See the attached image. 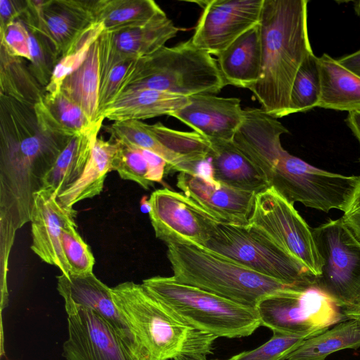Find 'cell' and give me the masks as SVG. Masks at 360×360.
Wrapping results in <instances>:
<instances>
[{
    "label": "cell",
    "instance_id": "d4e9b609",
    "mask_svg": "<svg viewBox=\"0 0 360 360\" xmlns=\"http://www.w3.org/2000/svg\"><path fill=\"white\" fill-rule=\"evenodd\" d=\"M98 39L90 46L82 63L64 79L61 91L79 105L94 124H102L103 120L98 119V114L99 96Z\"/></svg>",
    "mask_w": 360,
    "mask_h": 360
},
{
    "label": "cell",
    "instance_id": "d6a6232c",
    "mask_svg": "<svg viewBox=\"0 0 360 360\" xmlns=\"http://www.w3.org/2000/svg\"><path fill=\"white\" fill-rule=\"evenodd\" d=\"M43 101L53 121L71 136L99 131L102 127L94 124L81 107L62 91L53 96L45 93Z\"/></svg>",
    "mask_w": 360,
    "mask_h": 360
},
{
    "label": "cell",
    "instance_id": "6da1fadb",
    "mask_svg": "<svg viewBox=\"0 0 360 360\" xmlns=\"http://www.w3.org/2000/svg\"><path fill=\"white\" fill-rule=\"evenodd\" d=\"M307 0H264L259 26L262 72L249 89L262 108L274 117L290 115L296 74L312 53L308 33Z\"/></svg>",
    "mask_w": 360,
    "mask_h": 360
},
{
    "label": "cell",
    "instance_id": "52a82bcc",
    "mask_svg": "<svg viewBox=\"0 0 360 360\" xmlns=\"http://www.w3.org/2000/svg\"><path fill=\"white\" fill-rule=\"evenodd\" d=\"M204 248L262 275L293 286L315 285L316 277L297 259L252 224L214 219Z\"/></svg>",
    "mask_w": 360,
    "mask_h": 360
},
{
    "label": "cell",
    "instance_id": "60d3db41",
    "mask_svg": "<svg viewBox=\"0 0 360 360\" xmlns=\"http://www.w3.org/2000/svg\"><path fill=\"white\" fill-rule=\"evenodd\" d=\"M338 61L341 65L360 77V49L340 58Z\"/></svg>",
    "mask_w": 360,
    "mask_h": 360
},
{
    "label": "cell",
    "instance_id": "f6af8a7d",
    "mask_svg": "<svg viewBox=\"0 0 360 360\" xmlns=\"http://www.w3.org/2000/svg\"><path fill=\"white\" fill-rule=\"evenodd\" d=\"M358 302H360V295H359V297H358V300H357V301H356V303H358ZM356 303H355V304H356Z\"/></svg>",
    "mask_w": 360,
    "mask_h": 360
},
{
    "label": "cell",
    "instance_id": "ac0fdd59",
    "mask_svg": "<svg viewBox=\"0 0 360 360\" xmlns=\"http://www.w3.org/2000/svg\"><path fill=\"white\" fill-rule=\"evenodd\" d=\"M176 186L219 221L248 225L257 193L239 190L186 172H179Z\"/></svg>",
    "mask_w": 360,
    "mask_h": 360
},
{
    "label": "cell",
    "instance_id": "8d00e7d4",
    "mask_svg": "<svg viewBox=\"0 0 360 360\" xmlns=\"http://www.w3.org/2000/svg\"><path fill=\"white\" fill-rule=\"evenodd\" d=\"M309 338L307 335L273 332L270 340L261 346L236 354L226 360H285L304 340Z\"/></svg>",
    "mask_w": 360,
    "mask_h": 360
},
{
    "label": "cell",
    "instance_id": "ee69618b",
    "mask_svg": "<svg viewBox=\"0 0 360 360\" xmlns=\"http://www.w3.org/2000/svg\"><path fill=\"white\" fill-rule=\"evenodd\" d=\"M141 210L143 212H148L149 213L150 210V205L149 202V199H147L146 196H143L142 199L141 200Z\"/></svg>",
    "mask_w": 360,
    "mask_h": 360
},
{
    "label": "cell",
    "instance_id": "484cf974",
    "mask_svg": "<svg viewBox=\"0 0 360 360\" xmlns=\"http://www.w3.org/2000/svg\"><path fill=\"white\" fill-rule=\"evenodd\" d=\"M98 133L82 134L71 138L46 176L42 189L53 191L58 198L79 179L90 160Z\"/></svg>",
    "mask_w": 360,
    "mask_h": 360
},
{
    "label": "cell",
    "instance_id": "3957f363",
    "mask_svg": "<svg viewBox=\"0 0 360 360\" xmlns=\"http://www.w3.org/2000/svg\"><path fill=\"white\" fill-rule=\"evenodd\" d=\"M166 245L175 280L238 304L255 308L266 296L295 287L200 245L179 242Z\"/></svg>",
    "mask_w": 360,
    "mask_h": 360
},
{
    "label": "cell",
    "instance_id": "d6986e66",
    "mask_svg": "<svg viewBox=\"0 0 360 360\" xmlns=\"http://www.w3.org/2000/svg\"><path fill=\"white\" fill-rule=\"evenodd\" d=\"M217 62L226 84L249 89L256 84L262 72L259 22L219 54Z\"/></svg>",
    "mask_w": 360,
    "mask_h": 360
},
{
    "label": "cell",
    "instance_id": "277c9868",
    "mask_svg": "<svg viewBox=\"0 0 360 360\" xmlns=\"http://www.w3.org/2000/svg\"><path fill=\"white\" fill-rule=\"evenodd\" d=\"M141 285L188 324L217 338L247 337L261 326L255 307L180 283L173 276L148 278Z\"/></svg>",
    "mask_w": 360,
    "mask_h": 360
},
{
    "label": "cell",
    "instance_id": "cb8c5ba5",
    "mask_svg": "<svg viewBox=\"0 0 360 360\" xmlns=\"http://www.w3.org/2000/svg\"><path fill=\"white\" fill-rule=\"evenodd\" d=\"M118 148L117 141L112 139L105 141L96 137L84 172L72 186L58 197V202L65 207H73L78 202L99 195L108 173L112 171V162Z\"/></svg>",
    "mask_w": 360,
    "mask_h": 360
},
{
    "label": "cell",
    "instance_id": "8992f818",
    "mask_svg": "<svg viewBox=\"0 0 360 360\" xmlns=\"http://www.w3.org/2000/svg\"><path fill=\"white\" fill-rule=\"evenodd\" d=\"M226 85L217 60L190 39L139 58L125 90L148 89L188 97L215 94Z\"/></svg>",
    "mask_w": 360,
    "mask_h": 360
},
{
    "label": "cell",
    "instance_id": "e575fe53",
    "mask_svg": "<svg viewBox=\"0 0 360 360\" xmlns=\"http://www.w3.org/2000/svg\"><path fill=\"white\" fill-rule=\"evenodd\" d=\"M26 27L30 37L32 56L28 67L35 79L45 88L59 58L55 48L44 34L33 27Z\"/></svg>",
    "mask_w": 360,
    "mask_h": 360
},
{
    "label": "cell",
    "instance_id": "9c48e42d",
    "mask_svg": "<svg viewBox=\"0 0 360 360\" xmlns=\"http://www.w3.org/2000/svg\"><path fill=\"white\" fill-rule=\"evenodd\" d=\"M323 264L315 285L340 308L355 304L360 295V243L342 219L312 229Z\"/></svg>",
    "mask_w": 360,
    "mask_h": 360
},
{
    "label": "cell",
    "instance_id": "f1b7e54d",
    "mask_svg": "<svg viewBox=\"0 0 360 360\" xmlns=\"http://www.w3.org/2000/svg\"><path fill=\"white\" fill-rule=\"evenodd\" d=\"M360 347V326L345 319L326 331L306 339L285 360H324L335 352Z\"/></svg>",
    "mask_w": 360,
    "mask_h": 360
},
{
    "label": "cell",
    "instance_id": "bcb514c9",
    "mask_svg": "<svg viewBox=\"0 0 360 360\" xmlns=\"http://www.w3.org/2000/svg\"><path fill=\"white\" fill-rule=\"evenodd\" d=\"M212 360H218V359H212Z\"/></svg>",
    "mask_w": 360,
    "mask_h": 360
},
{
    "label": "cell",
    "instance_id": "8fae6325",
    "mask_svg": "<svg viewBox=\"0 0 360 360\" xmlns=\"http://www.w3.org/2000/svg\"><path fill=\"white\" fill-rule=\"evenodd\" d=\"M149 202L148 214L158 239L166 244L179 242L205 245L214 217L183 193L167 188L153 191Z\"/></svg>",
    "mask_w": 360,
    "mask_h": 360
},
{
    "label": "cell",
    "instance_id": "83f0119b",
    "mask_svg": "<svg viewBox=\"0 0 360 360\" xmlns=\"http://www.w3.org/2000/svg\"><path fill=\"white\" fill-rule=\"evenodd\" d=\"M94 11L96 22L106 32L136 27L165 15L153 0H97Z\"/></svg>",
    "mask_w": 360,
    "mask_h": 360
},
{
    "label": "cell",
    "instance_id": "4fadbf2b",
    "mask_svg": "<svg viewBox=\"0 0 360 360\" xmlns=\"http://www.w3.org/2000/svg\"><path fill=\"white\" fill-rule=\"evenodd\" d=\"M68 336L63 345L67 360H141L104 319L81 308L68 316Z\"/></svg>",
    "mask_w": 360,
    "mask_h": 360
},
{
    "label": "cell",
    "instance_id": "f35d334b",
    "mask_svg": "<svg viewBox=\"0 0 360 360\" xmlns=\"http://www.w3.org/2000/svg\"><path fill=\"white\" fill-rule=\"evenodd\" d=\"M341 219L360 243V179Z\"/></svg>",
    "mask_w": 360,
    "mask_h": 360
},
{
    "label": "cell",
    "instance_id": "30bf717a",
    "mask_svg": "<svg viewBox=\"0 0 360 360\" xmlns=\"http://www.w3.org/2000/svg\"><path fill=\"white\" fill-rule=\"evenodd\" d=\"M293 205L269 187L257 194L249 224L260 229L317 278L323 261L312 229Z\"/></svg>",
    "mask_w": 360,
    "mask_h": 360
},
{
    "label": "cell",
    "instance_id": "836d02e7",
    "mask_svg": "<svg viewBox=\"0 0 360 360\" xmlns=\"http://www.w3.org/2000/svg\"><path fill=\"white\" fill-rule=\"evenodd\" d=\"M117 141L119 148L113 160L112 171H116L121 179L134 181L144 189H149L153 184L148 180L149 167L143 149Z\"/></svg>",
    "mask_w": 360,
    "mask_h": 360
},
{
    "label": "cell",
    "instance_id": "7a4b0ae2",
    "mask_svg": "<svg viewBox=\"0 0 360 360\" xmlns=\"http://www.w3.org/2000/svg\"><path fill=\"white\" fill-rule=\"evenodd\" d=\"M111 292L145 360H207L213 353L216 336L188 324L141 284L126 281Z\"/></svg>",
    "mask_w": 360,
    "mask_h": 360
},
{
    "label": "cell",
    "instance_id": "7c38bea8",
    "mask_svg": "<svg viewBox=\"0 0 360 360\" xmlns=\"http://www.w3.org/2000/svg\"><path fill=\"white\" fill-rule=\"evenodd\" d=\"M202 3L203 11L191 40L200 49L217 56L259 24L264 0H211Z\"/></svg>",
    "mask_w": 360,
    "mask_h": 360
},
{
    "label": "cell",
    "instance_id": "9a60e30c",
    "mask_svg": "<svg viewBox=\"0 0 360 360\" xmlns=\"http://www.w3.org/2000/svg\"><path fill=\"white\" fill-rule=\"evenodd\" d=\"M50 190L41 189L34 198L31 218L32 250L44 262L70 276V266L61 243L63 229L75 224L77 212L62 205Z\"/></svg>",
    "mask_w": 360,
    "mask_h": 360
},
{
    "label": "cell",
    "instance_id": "e0dca14e",
    "mask_svg": "<svg viewBox=\"0 0 360 360\" xmlns=\"http://www.w3.org/2000/svg\"><path fill=\"white\" fill-rule=\"evenodd\" d=\"M188 105L171 116L208 142L233 141L244 120L239 98L200 94L188 96Z\"/></svg>",
    "mask_w": 360,
    "mask_h": 360
},
{
    "label": "cell",
    "instance_id": "f546056e",
    "mask_svg": "<svg viewBox=\"0 0 360 360\" xmlns=\"http://www.w3.org/2000/svg\"><path fill=\"white\" fill-rule=\"evenodd\" d=\"M25 61L0 46V94L34 106L43 99L45 88L31 73Z\"/></svg>",
    "mask_w": 360,
    "mask_h": 360
},
{
    "label": "cell",
    "instance_id": "5b68a950",
    "mask_svg": "<svg viewBox=\"0 0 360 360\" xmlns=\"http://www.w3.org/2000/svg\"><path fill=\"white\" fill-rule=\"evenodd\" d=\"M72 137L48 127L34 106L0 94V165L17 176L46 174Z\"/></svg>",
    "mask_w": 360,
    "mask_h": 360
},
{
    "label": "cell",
    "instance_id": "44dd1931",
    "mask_svg": "<svg viewBox=\"0 0 360 360\" xmlns=\"http://www.w3.org/2000/svg\"><path fill=\"white\" fill-rule=\"evenodd\" d=\"M188 103V97L167 92L148 89L125 90L103 111L102 117L119 122L171 116Z\"/></svg>",
    "mask_w": 360,
    "mask_h": 360
},
{
    "label": "cell",
    "instance_id": "603a6c76",
    "mask_svg": "<svg viewBox=\"0 0 360 360\" xmlns=\"http://www.w3.org/2000/svg\"><path fill=\"white\" fill-rule=\"evenodd\" d=\"M321 94L318 108L360 110V77L327 53L319 57Z\"/></svg>",
    "mask_w": 360,
    "mask_h": 360
},
{
    "label": "cell",
    "instance_id": "4316f807",
    "mask_svg": "<svg viewBox=\"0 0 360 360\" xmlns=\"http://www.w3.org/2000/svg\"><path fill=\"white\" fill-rule=\"evenodd\" d=\"M178 32L179 29L165 14L145 24L109 33L117 51L128 56L141 58L165 46Z\"/></svg>",
    "mask_w": 360,
    "mask_h": 360
},
{
    "label": "cell",
    "instance_id": "ab89813d",
    "mask_svg": "<svg viewBox=\"0 0 360 360\" xmlns=\"http://www.w3.org/2000/svg\"><path fill=\"white\" fill-rule=\"evenodd\" d=\"M27 8V1H0V28L19 20Z\"/></svg>",
    "mask_w": 360,
    "mask_h": 360
},
{
    "label": "cell",
    "instance_id": "4dcf8cb0",
    "mask_svg": "<svg viewBox=\"0 0 360 360\" xmlns=\"http://www.w3.org/2000/svg\"><path fill=\"white\" fill-rule=\"evenodd\" d=\"M111 138L144 150L161 157L167 164V172L171 170L181 172V162L168 151L150 130L149 124L141 120L114 122L106 128Z\"/></svg>",
    "mask_w": 360,
    "mask_h": 360
},
{
    "label": "cell",
    "instance_id": "2e32d148",
    "mask_svg": "<svg viewBox=\"0 0 360 360\" xmlns=\"http://www.w3.org/2000/svg\"><path fill=\"white\" fill-rule=\"evenodd\" d=\"M57 290L64 300L68 316L81 308L93 310L115 328L141 360H145L127 323L114 303L111 288L94 273L70 276L61 274L57 276Z\"/></svg>",
    "mask_w": 360,
    "mask_h": 360
},
{
    "label": "cell",
    "instance_id": "d590c367",
    "mask_svg": "<svg viewBox=\"0 0 360 360\" xmlns=\"http://www.w3.org/2000/svg\"><path fill=\"white\" fill-rule=\"evenodd\" d=\"M76 224L65 226L61 233L62 248L70 266V275L93 273L95 258L89 246L77 231Z\"/></svg>",
    "mask_w": 360,
    "mask_h": 360
},
{
    "label": "cell",
    "instance_id": "7402d4cb",
    "mask_svg": "<svg viewBox=\"0 0 360 360\" xmlns=\"http://www.w3.org/2000/svg\"><path fill=\"white\" fill-rule=\"evenodd\" d=\"M99 46L98 119L103 120V111L129 85L139 58L120 53L114 47L109 32H102Z\"/></svg>",
    "mask_w": 360,
    "mask_h": 360
},
{
    "label": "cell",
    "instance_id": "1f68e13d",
    "mask_svg": "<svg viewBox=\"0 0 360 360\" xmlns=\"http://www.w3.org/2000/svg\"><path fill=\"white\" fill-rule=\"evenodd\" d=\"M320 94L319 57L312 52L304 58L295 77L290 93V115L317 107Z\"/></svg>",
    "mask_w": 360,
    "mask_h": 360
},
{
    "label": "cell",
    "instance_id": "5bb4252c",
    "mask_svg": "<svg viewBox=\"0 0 360 360\" xmlns=\"http://www.w3.org/2000/svg\"><path fill=\"white\" fill-rule=\"evenodd\" d=\"M95 1H27V8L20 20L44 34L56 49L58 58L79 37L96 23Z\"/></svg>",
    "mask_w": 360,
    "mask_h": 360
},
{
    "label": "cell",
    "instance_id": "7bdbcfd3",
    "mask_svg": "<svg viewBox=\"0 0 360 360\" xmlns=\"http://www.w3.org/2000/svg\"><path fill=\"white\" fill-rule=\"evenodd\" d=\"M342 313L346 319L354 320L360 326V302L342 308Z\"/></svg>",
    "mask_w": 360,
    "mask_h": 360
},
{
    "label": "cell",
    "instance_id": "ffe728a7",
    "mask_svg": "<svg viewBox=\"0 0 360 360\" xmlns=\"http://www.w3.org/2000/svg\"><path fill=\"white\" fill-rule=\"evenodd\" d=\"M209 143V158L216 181L233 188L257 193L270 187L262 171L233 141H212Z\"/></svg>",
    "mask_w": 360,
    "mask_h": 360
},
{
    "label": "cell",
    "instance_id": "ba28073f",
    "mask_svg": "<svg viewBox=\"0 0 360 360\" xmlns=\"http://www.w3.org/2000/svg\"><path fill=\"white\" fill-rule=\"evenodd\" d=\"M340 308L316 285L285 289L266 296L255 307L261 326L310 338L345 320Z\"/></svg>",
    "mask_w": 360,
    "mask_h": 360
},
{
    "label": "cell",
    "instance_id": "74e56055",
    "mask_svg": "<svg viewBox=\"0 0 360 360\" xmlns=\"http://www.w3.org/2000/svg\"><path fill=\"white\" fill-rule=\"evenodd\" d=\"M0 46L11 55L22 58L27 62L31 60L30 33L22 20H15L0 28Z\"/></svg>",
    "mask_w": 360,
    "mask_h": 360
},
{
    "label": "cell",
    "instance_id": "b9f144b4",
    "mask_svg": "<svg viewBox=\"0 0 360 360\" xmlns=\"http://www.w3.org/2000/svg\"><path fill=\"white\" fill-rule=\"evenodd\" d=\"M345 122L360 145V110L349 112Z\"/></svg>",
    "mask_w": 360,
    "mask_h": 360
}]
</instances>
